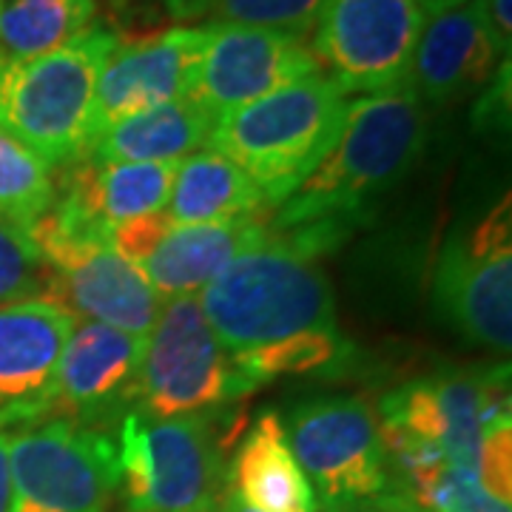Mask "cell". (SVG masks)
<instances>
[{"label":"cell","mask_w":512,"mask_h":512,"mask_svg":"<svg viewBox=\"0 0 512 512\" xmlns=\"http://www.w3.org/2000/svg\"><path fill=\"white\" fill-rule=\"evenodd\" d=\"M74 325L72 313L46 299L0 308V427L52 413L57 367Z\"/></svg>","instance_id":"cell-13"},{"label":"cell","mask_w":512,"mask_h":512,"mask_svg":"<svg viewBox=\"0 0 512 512\" xmlns=\"http://www.w3.org/2000/svg\"><path fill=\"white\" fill-rule=\"evenodd\" d=\"M348 350L350 345L342 339L339 328H330L311 330V333L248 350V353H234V359L239 370L259 387V384L274 382L279 376H296V373L339 365Z\"/></svg>","instance_id":"cell-25"},{"label":"cell","mask_w":512,"mask_h":512,"mask_svg":"<svg viewBox=\"0 0 512 512\" xmlns=\"http://www.w3.org/2000/svg\"><path fill=\"white\" fill-rule=\"evenodd\" d=\"M478 484L484 493L493 495L495 501L507 504L512 501V419L495 421L484 430L481 439V456H478Z\"/></svg>","instance_id":"cell-29"},{"label":"cell","mask_w":512,"mask_h":512,"mask_svg":"<svg viewBox=\"0 0 512 512\" xmlns=\"http://www.w3.org/2000/svg\"><path fill=\"white\" fill-rule=\"evenodd\" d=\"M111 12H117L123 23H154L160 18L202 20L208 0H106Z\"/></svg>","instance_id":"cell-30"},{"label":"cell","mask_w":512,"mask_h":512,"mask_svg":"<svg viewBox=\"0 0 512 512\" xmlns=\"http://www.w3.org/2000/svg\"><path fill=\"white\" fill-rule=\"evenodd\" d=\"M419 9L424 12V18H436V15H444L450 9H458V6H467L473 0H416Z\"/></svg>","instance_id":"cell-35"},{"label":"cell","mask_w":512,"mask_h":512,"mask_svg":"<svg viewBox=\"0 0 512 512\" xmlns=\"http://www.w3.org/2000/svg\"><path fill=\"white\" fill-rule=\"evenodd\" d=\"M507 57L490 32L484 3L473 0L424 23L407 72V89L424 106H453L484 92Z\"/></svg>","instance_id":"cell-15"},{"label":"cell","mask_w":512,"mask_h":512,"mask_svg":"<svg viewBox=\"0 0 512 512\" xmlns=\"http://www.w3.org/2000/svg\"><path fill=\"white\" fill-rule=\"evenodd\" d=\"M217 416H123L117 470L126 512H211L225 498Z\"/></svg>","instance_id":"cell-5"},{"label":"cell","mask_w":512,"mask_h":512,"mask_svg":"<svg viewBox=\"0 0 512 512\" xmlns=\"http://www.w3.org/2000/svg\"><path fill=\"white\" fill-rule=\"evenodd\" d=\"M146 356V336L100 322L74 325L72 339L57 367L55 407L77 424H106L117 413H131L137 379Z\"/></svg>","instance_id":"cell-14"},{"label":"cell","mask_w":512,"mask_h":512,"mask_svg":"<svg viewBox=\"0 0 512 512\" xmlns=\"http://www.w3.org/2000/svg\"><path fill=\"white\" fill-rule=\"evenodd\" d=\"M256 384L237 367L202 316L194 293L163 302L146 336L134 410L151 419L217 416L254 393Z\"/></svg>","instance_id":"cell-6"},{"label":"cell","mask_w":512,"mask_h":512,"mask_svg":"<svg viewBox=\"0 0 512 512\" xmlns=\"http://www.w3.org/2000/svg\"><path fill=\"white\" fill-rule=\"evenodd\" d=\"M427 140L430 114L407 86L353 100L339 143L291 200L282 202L268 228L282 231L322 217L365 220L370 202L416 168Z\"/></svg>","instance_id":"cell-1"},{"label":"cell","mask_w":512,"mask_h":512,"mask_svg":"<svg viewBox=\"0 0 512 512\" xmlns=\"http://www.w3.org/2000/svg\"><path fill=\"white\" fill-rule=\"evenodd\" d=\"M268 202L248 174L217 151H197L177 163L168 217L174 225H205L262 214Z\"/></svg>","instance_id":"cell-20"},{"label":"cell","mask_w":512,"mask_h":512,"mask_svg":"<svg viewBox=\"0 0 512 512\" xmlns=\"http://www.w3.org/2000/svg\"><path fill=\"white\" fill-rule=\"evenodd\" d=\"M328 512H376V507L373 504H353V507H336V510Z\"/></svg>","instance_id":"cell-37"},{"label":"cell","mask_w":512,"mask_h":512,"mask_svg":"<svg viewBox=\"0 0 512 512\" xmlns=\"http://www.w3.org/2000/svg\"><path fill=\"white\" fill-rule=\"evenodd\" d=\"M177 163H97V202L103 220H131L165 211Z\"/></svg>","instance_id":"cell-23"},{"label":"cell","mask_w":512,"mask_h":512,"mask_svg":"<svg viewBox=\"0 0 512 512\" xmlns=\"http://www.w3.org/2000/svg\"><path fill=\"white\" fill-rule=\"evenodd\" d=\"M424 23L416 0H322L313 55L345 94L393 92L407 86Z\"/></svg>","instance_id":"cell-10"},{"label":"cell","mask_w":512,"mask_h":512,"mask_svg":"<svg viewBox=\"0 0 512 512\" xmlns=\"http://www.w3.org/2000/svg\"><path fill=\"white\" fill-rule=\"evenodd\" d=\"M171 228H174V220L168 217V211H151V214H140V217L109 225L106 242L123 262L137 268L157 251V245L171 234Z\"/></svg>","instance_id":"cell-28"},{"label":"cell","mask_w":512,"mask_h":512,"mask_svg":"<svg viewBox=\"0 0 512 512\" xmlns=\"http://www.w3.org/2000/svg\"><path fill=\"white\" fill-rule=\"evenodd\" d=\"M345 117L342 86L311 74L217 120L208 146L242 168L268 205H282L339 143Z\"/></svg>","instance_id":"cell-3"},{"label":"cell","mask_w":512,"mask_h":512,"mask_svg":"<svg viewBox=\"0 0 512 512\" xmlns=\"http://www.w3.org/2000/svg\"><path fill=\"white\" fill-rule=\"evenodd\" d=\"M211 512H214V510H211Z\"/></svg>","instance_id":"cell-39"},{"label":"cell","mask_w":512,"mask_h":512,"mask_svg":"<svg viewBox=\"0 0 512 512\" xmlns=\"http://www.w3.org/2000/svg\"><path fill=\"white\" fill-rule=\"evenodd\" d=\"M0 9H3V0H0Z\"/></svg>","instance_id":"cell-38"},{"label":"cell","mask_w":512,"mask_h":512,"mask_svg":"<svg viewBox=\"0 0 512 512\" xmlns=\"http://www.w3.org/2000/svg\"><path fill=\"white\" fill-rule=\"evenodd\" d=\"M9 512H109L117 444L97 427L55 419L9 439Z\"/></svg>","instance_id":"cell-7"},{"label":"cell","mask_w":512,"mask_h":512,"mask_svg":"<svg viewBox=\"0 0 512 512\" xmlns=\"http://www.w3.org/2000/svg\"><path fill=\"white\" fill-rule=\"evenodd\" d=\"M55 202L49 165L0 128V217L32 234Z\"/></svg>","instance_id":"cell-24"},{"label":"cell","mask_w":512,"mask_h":512,"mask_svg":"<svg viewBox=\"0 0 512 512\" xmlns=\"http://www.w3.org/2000/svg\"><path fill=\"white\" fill-rule=\"evenodd\" d=\"M12 501V470H9V439L0 433V512H9Z\"/></svg>","instance_id":"cell-33"},{"label":"cell","mask_w":512,"mask_h":512,"mask_svg":"<svg viewBox=\"0 0 512 512\" xmlns=\"http://www.w3.org/2000/svg\"><path fill=\"white\" fill-rule=\"evenodd\" d=\"M322 0H208V23H234L305 37L316 23Z\"/></svg>","instance_id":"cell-26"},{"label":"cell","mask_w":512,"mask_h":512,"mask_svg":"<svg viewBox=\"0 0 512 512\" xmlns=\"http://www.w3.org/2000/svg\"><path fill=\"white\" fill-rule=\"evenodd\" d=\"M205 29L208 43L191 97L214 123L265 94L319 74V60L305 46V37L234 23H208Z\"/></svg>","instance_id":"cell-11"},{"label":"cell","mask_w":512,"mask_h":512,"mask_svg":"<svg viewBox=\"0 0 512 512\" xmlns=\"http://www.w3.org/2000/svg\"><path fill=\"white\" fill-rule=\"evenodd\" d=\"M49 271L52 276L43 299L72 313L77 322L89 319L148 336L165 302L151 291L143 274L123 262L106 242H94Z\"/></svg>","instance_id":"cell-16"},{"label":"cell","mask_w":512,"mask_h":512,"mask_svg":"<svg viewBox=\"0 0 512 512\" xmlns=\"http://www.w3.org/2000/svg\"><path fill=\"white\" fill-rule=\"evenodd\" d=\"M214 117L194 97L140 111L103 131L83 157L94 163H183L211 137Z\"/></svg>","instance_id":"cell-19"},{"label":"cell","mask_w":512,"mask_h":512,"mask_svg":"<svg viewBox=\"0 0 512 512\" xmlns=\"http://www.w3.org/2000/svg\"><path fill=\"white\" fill-rule=\"evenodd\" d=\"M484 3V15L490 23V32L498 40V46L510 55V37H512V0H481Z\"/></svg>","instance_id":"cell-32"},{"label":"cell","mask_w":512,"mask_h":512,"mask_svg":"<svg viewBox=\"0 0 512 512\" xmlns=\"http://www.w3.org/2000/svg\"><path fill=\"white\" fill-rule=\"evenodd\" d=\"M433 308L461 339L495 353L512 348V211L510 194L473 231H458L441 251Z\"/></svg>","instance_id":"cell-8"},{"label":"cell","mask_w":512,"mask_h":512,"mask_svg":"<svg viewBox=\"0 0 512 512\" xmlns=\"http://www.w3.org/2000/svg\"><path fill=\"white\" fill-rule=\"evenodd\" d=\"M197 299L208 328L228 353H248L311 330L336 328L328 276L316 259L274 231L231 259Z\"/></svg>","instance_id":"cell-2"},{"label":"cell","mask_w":512,"mask_h":512,"mask_svg":"<svg viewBox=\"0 0 512 512\" xmlns=\"http://www.w3.org/2000/svg\"><path fill=\"white\" fill-rule=\"evenodd\" d=\"M288 444L328 510L387 493L379 419L362 396H313L288 413Z\"/></svg>","instance_id":"cell-9"},{"label":"cell","mask_w":512,"mask_h":512,"mask_svg":"<svg viewBox=\"0 0 512 512\" xmlns=\"http://www.w3.org/2000/svg\"><path fill=\"white\" fill-rule=\"evenodd\" d=\"M97 0H12L0 9V57L49 55L92 29Z\"/></svg>","instance_id":"cell-21"},{"label":"cell","mask_w":512,"mask_h":512,"mask_svg":"<svg viewBox=\"0 0 512 512\" xmlns=\"http://www.w3.org/2000/svg\"><path fill=\"white\" fill-rule=\"evenodd\" d=\"M49 276L52 271L32 237L0 217V308L26 299H43Z\"/></svg>","instance_id":"cell-27"},{"label":"cell","mask_w":512,"mask_h":512,"mask_svg":"<svg viewBox=\"0 0 512 512\" xmlns=\"http://www.w3.org/2000/svg\"><path fill=\"white\" fill-rule=\"evenodd\" d=\"M268 237V222L259 214L205 225H174L137 271L157 296H188L205 288L239 254Z\"/></svg>","instance_id":"cell-17"},{"label":"cell","mask_w":512,"mask_h":512,"mask_svg":"<svg viewBox=\"0 0 512 512\" xmlns=\"http://www.w3.org/2000/svg\"><path fill=\"white\" fill-rule=\"evenodd\" d=\"M222 512H256V510H251L248 504H242L234 493H225V498H222Z\"/></svg>","instance_id":"cell-36"},{"label":"cell","mask_w":512,"mask_h":512,"mask_svg":"<svg viewBox=\"0 0 512 512\" xmlns=\"http://www.w3.org/2000/svg\"><path fill=\"white\" fill-rule=\"evenodd\" d=\"M430 379L441 416V453L447 464L476 473L484 439V370H447Z\"/></svg>","instance_id":"cell-22"},{"label":"cell","mask_w":512,"mask_h":512,"mask_svg":"<svg viewBox=\"0 0 512 512\" xmlns=\"http://www.w3.org/2000/svg\"><path fill=\"white\" fill-rule=\"evenodd\" d=\"M231 493L256 512H316L319 501L311 481L293 456L285 427L274 410L251 424L228 470Z\"/></svg>","instance_id":"cell-18"},{"label":"cell","mask_w":512,"mask_h":512,"mask_svg":"<svg viewBox=\"0 0 512 512\" xmlns=\"http://www.w3.org/2000/svg\"><path fill=\"white\" fill-rule=\"evenodd\" d=\"M376 512H424L421 507H416L410 498H404V495L393 493V490H387L384 495H379L376 501H370Z\"/></svg>","instance_id":"cell-34"},{"label":"cell","mask_w":512,"mask_h":512,"mask_svg":"<svg viewBox=\"0 0 512 512\" xmlns=\"http://www.w3.org/2000/svg\"><path fill=\"white\" fill-rule=\"evenodd\" d=\"M117 46V32L92 26L49 55L0 57V128L46 165L63 168L83 157L97 80Z\"/></svg>","instance_id":"cell-4"},{"label":"cell","mask_w":512,"mask_h":512,"mask_svg":"<svg viewBox=\"0 0 512 512\" xmlns=\"http://www.w3.org/2000/svg\"><path fill=\"white\" fill-rule=\"evenodd\" d=\"M473 126L478 131H493L507 134L510 128V57L501 60L495 77L487 83V89L478 94L476 109H473Z\"/></svg>","instance_id":"cell-31"},{"label":"cell","mask_w":512,"mask_h":512,"mask_svg":"<svg viewBox=\"0 0 512 512\" xmlns=\"http://www.w3.org/2000/svg\"><path fill=\"white\" fill-rule=\"evenodd\" d=\"M205 43L208 29L177 26L163 35L117 46L97 80L89 117V146L126 117L191 97L200 77Z\"/></svg>","instance_id":"cell-12"}]
</instances>
